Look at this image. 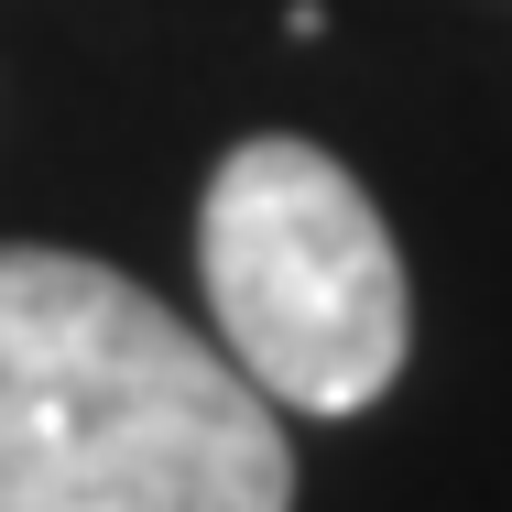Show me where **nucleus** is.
Here are the masks:
<instances>
[{"label": "nucleus", "instance_id": "nucleus-1", "mask_svg": "<svg viewBox=\"0 0 512 512\" xmlns=\"http://www.w3.org/2000/svg\"><path fill=\"white\" fill-rule=\"evenodd\" d=\"M0 512H295V447L131 273L0 240Z\"/></svg>", "mask_w": 512, "mask_h": 512}, {"label": "nucleus", "instance_id": "nucleus-2", "mask_svg": "<svg viewBox=\"0 0 512 512\" xmlns=\"http://www.w3.org/2000/svg\"><path fill=\"white\" fill-rule=\"evenodd\" d=\"M197 273L218 306V349L295 414H360L393 393L414 338V295L382 207L338 153L295 131L240 142L197 207Z\"/></svg>", "mask_w": 512, "mask_h": 512}]
</instances>
